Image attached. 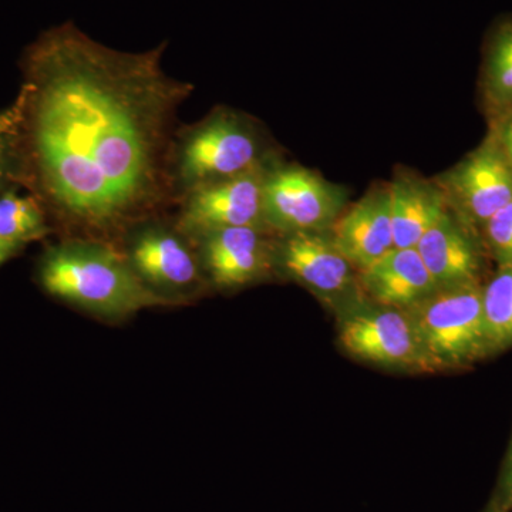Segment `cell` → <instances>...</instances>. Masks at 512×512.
<instances>
[{"label": "cell", "instance_id": "7402d4cb", "mask_svg": "<svg viewBox=\"0 0 512 512\" xmlns=\"http://www.w3.org/2000/svg\"><path fill=\"white\" fill-rule=\"evenodd\" d=\"M503 500L500 505L504 511L512 512V439L510 448H508L507 461H505L504 476H503Z\"/></svg>", "mask_w": 512, "mask_h": 512}, {"label": "cell", "instance_id": "9c48e42d", "mask_svg": "<svg viewBox=\"0 0 512 512\" xmlns=\"http://www.w3.org/2000/svg\"><path fill=\"white\" fill-rule=\"evenodd\" d=\"M275 266L319 298L346 305L357 296L359 271L340 252L328 231L281 235Z\"/></svg>", "mask_w": 512, "mask_h": 512}, {"label": "cell", "instance_id": "4fadbf2b", "mask_svg": "<svg viewBox=\"0 0 512 512\" xmlns=\"http://www.w3.org/2000/svg\"><path fill=\"white\" fill-rule=\"evenodd\" d=\"M336 247L357 271L394 249L389 185L367 192L329 229Z\"/></svg>", "mask_w": 512, "mask_h": 512}, {"label": "cell", "instance_id": "30bf717a", "mask_svg": "<svg viewBox=\"0 0 512 512\" xmlns=\"http://www.w3.org/2000/svg\"><path fill=\"white\" fill-rule=\"evenodd\" d=\"M178 229L143 224L131 234L126 259L138 278L153 291L181 292L200 281V258Z\"/></svg>", "mask_w": 512, "mask_h": 512}, {"label": "cell", "instance_id": "cb8c5ba5", "mask_svg": "<svg viewBox=\"0 0 512 512\" xmlns=\"http://www.w3.org/2000/svg\"><path fill=\"white\" fill-rule=\"evenodd\" d=\"M490 512H507L504 511L503 508L500 507V505L495 504L493 508H491Z\"/></svg>", "mask_w": 512, "mask_h": 512}, {"label": "cell", "instance_id": "5bb4252c", "mask_svg": "<svg viewBox=\"0 0 512 512\" xmlns=\"http://www.w3.org/2000/svg\"><path fill=\"white\" fill-rule=\"evenodd\" d=\"M359 284L377 305L409 311L439 288L416 248H394L359 272Z\"/></svg>", "mask_w": 512, "mask_h": 512}, {"label": "cell", "instance_id": "44dd1931", "mask_svg": "<svg viewBox=\"0 0 512 512\" xmlns=\"http://www.w3.org/2000/svg\"><path fill=\"white\" fill-rule=\"evenodd\" d=\"M493 134L512 167V114L500 120Z\"/></svg>", "mask_w": 512, "mask_h": 512}, {"label": "cell", "instance_id": "8992f818", "mask_svg": "<svg viewBox=\"0 0 512 512\" xmlns=\"http://www.w3.org/2000/svg\"><path fill=\"white\" fill-rule=\"evenodd\" d=\"M342 308L339 342L350 356L387 369L433 370L409 312L357 299Z\"/></svg>", "mask_w": 512, "mask_h": 512}, {"label": "cell", "instance_id": "7a4b0ae2", "mask_svg": "<svg viewBox=\"0 0 512 512\" xmlns=\"http://www.w3.org/2000/svg\"><path fill=\"white\" fill-rule=\"evenodd\" d=\"M40 281L50 295L101 318H127L168 303L138 278L126 256L97 239H74L50 249Z\"/></svg>", "mask_w": 512, "mask_h": 512}, {"label": "cell", "instance_id": "277c9868", "mask_svg": "<svg viewBox=\"0 0 512 512\" xmlns=\"http://www.w3.org/2000/svg\"><path fill=\"white\" fill-rule=\"evenodd\" d=\"M431 369H461L491 356L483 284L440 288L409 309Z\"/></svg>", "mask_w": 512, "mask_h": 512}, {"label": "cell", "instance_id": "3957f363", "mask_svg": "<svg viewBox=\"0 0 512 512\" xmlns=\"http://www.w3.org/2000/svg\"><path fill=\"white\" fill-rule=\"evenodd\" d=\"M261 136L234 111L215 110L175 134L171 174L175 197L268 164Z\"/></svg>", "mask_w": 512, "mask_h": 512}, {"label": "cell", "instance_id": "603a6c76", "mask_svg": "<svg viewBox=\"0 0 512 512\" xmlns=\"http://www.w3.org/2000/svg\"><path fill=\"white\" fill-rule=\"evenodd\" d=\"M15 247H12V245L6 244V242L0 241V265L3 264V262L6 261V259L9 258L10 255L13 254V252L16 251Z\"/></svg>", "mask_w": 512, "mask_h": 512}, {"label": "cell", "instance_id": "ba28073f", "mask_svg": "<svg viewBox=\"0 0 512 512\" xmlns=\"http://www.w3.org/2000/svg\"><path fill=\"white\" fill-rule=\"evenodd\" d=\"M269 163V161H268ZM264 167L239 177L195 188L185 194L175 228L198 239L225 228H265Z\"/></svg>", "mask_w": 512, "mask_h": 512}, {"label": "cell", "instance_id": "7c38bea8", "mask_svg": "<svg viewBox=\"0 0 512 512\" xmlns=\"http://www.w3.org/2000/svg\"><path fill=\"white\" fill-rule=\"evenodd\" d=\"M416 249L439 288L483 284V249L477 234L450 208L423 235Z\"/></svg>", "mask_w": 512, "mask_h": 512}, {"label": "cell", "instance_id": "d6986e66", "mask_svg": "<svg viewBox=\"0 0 512 512\" xmlns=\"http://www.w3.org/2000/svg\"><path fill=\"white\" fill-rule=\"evenodd\" d=\"M485 248L498 265H512V202L481 229Z\"/></svg>", "mask_w": 512, "mask_h": 512}, {"label": "cell", "instance_id": "9a60e30c", "mask_svg": "<svg viewBox=\"0 0 512 512\" xmlns=\"http://www.w3.org/2000/svg\"><path fill=\"white\" fill-rule=\"evenodd\" d=\"M394 248H416L448 205L436 181L397 173L389 184Z\"/></svg>", "mask_w": 512, "mask_h": 512}, {"label": "cell", "instance_id": "ac0fdd59", "mask_svg": "<svg viewBox=\"0 0 512 512\" xmlns=\"http://www.w3.org/2000/svg\"><path fill=\"white\" fill-rule=\"evenodd\" d=\"M45 231V215L36 200L13 191L0 195V241L19 248Z\"/></svg>", "mask_w": 512, "mask_h": 512}, {"label": "cell", "instance_id": "ffe728a7", "mask_svg": "<svg viewBox=\"0 0 512 512\" xmlns=\"http://www.w3.org/2000/svg\"><path fill=\"white\" fill-rule=\"evenodd\" d=\"M20 119H22V107L19 99L8 110L0 113V183L18 150Z\"/></svg>", "mask_w": 512, "mask_h": 512}, {"label": "cell", "instance_id": "2e32d148", "mask_svg": "<svg viewBox=\"0 0 512 512\" xmlns=\"http://www.w3.org/2000/svg\"><path fill=\"white\" fill-rule=\"evenodd\" d=\"M485 101L498 120L512 114V18L495 25L485 46Z\"/></svg>", "mask_w": 512, "mask_h": 512}, {"label": "cell", "instance_id": "6da1fadb", "mask_svg": "<svg viewBox=\"0 0 512 512\" xmlns=\"http://www.w3.org/2000/svg\"><path fill=\"white\" fill-rule=\"evenodd\" d=\"M165 49L120 52L64 23L30 50L19 141L63 220L107 231L175 198V123L194 84L165 72Z\"/></svg>", "mask_w": 512, "mask_h": 512}, {"label": "cell", "instance_id": "8fae6325", "mask_svg": "<svg viewBox=\"0 0 512 512\" xmlns=\"http://www.w3.org/2000/svg\"><path fill=\"white\" fill-rule=\"evenodd\" d=\"M265 228H225L198 238L200 262L212 284L237 289L254 284L275 266V245Z\"/></svg>", "mask_w": 512, "mask_h": 512}, {"label": "cell", "instance_id": "5b68a950", "mask_svg": "<svg viewBox=\"0 0 512 512\" xmlns=\"http://www.w3.org/2000/svg\"><path fill=\"white\" fill-rule=\"evenodd\" d=\"M346 192L315 171L269 161L264 178L266 228L281 235L328 231L342 215Z\"/></svg>", "mask_w": 512, "mask_h": 512}, {"label": "cell", "instance_id": "e0dca14e", "mask_svg": "<svg viewBox=\"0 0 512 512\" xmlns=\"http://www.w3.org/2000/svg\"><path fill=\"white\" fill-rule=\"evenodd\" d=\"M483 313L491 356L512 348V265H498L483 284Z\"/></svg>", "mask_w": 512, "mask_h": 512}, {"label": "cell", "instance_id": "52a82bcc", "mask_svg": "<svg viewBox=\"0 0 512 512\" xmlns=\"http://www.w3.org/2000/svg\"><path fill=\"white\" fill-rule=\"evenodd\" d=\"M436 183L450 211L476 234L512 202V167L494 134Z\"/></svg>", "mask_w": 512, "mask_h": 512}]
</instances>
